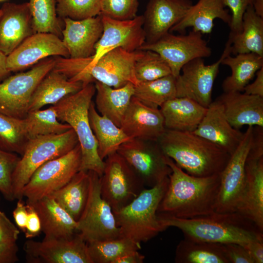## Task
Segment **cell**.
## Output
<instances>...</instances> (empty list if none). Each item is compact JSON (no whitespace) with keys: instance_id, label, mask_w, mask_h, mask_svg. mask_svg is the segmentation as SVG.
Masks as SVG:
<instances>
[{"instance_id":"obj_1","label":"cell","mask_w":263,"mask_h":263,"mask_svg":"<svg viewBox=\"0 0 263 263\" xmlns=\"http://www.w3.org/2000/svg\"><path fill=\"white\" fill-rule=\"evenodd\" d=\"M167 162L171 172L157 215L192 219L215 212L220 173L194 176L187 173L167 156Z\"/></svg>"},{"instance_id":"obj_2","label":"cell","mask_w":263,"mask_h":263,"mask_svg":"<svg viewBox=\"0 0 263 263\" xmlns=\"http://www.w3.org/2000/svg\"><path fill=\"white\" fill-rule=\"evenodd\" d=\"M161 225L166 229L175 227L184 237L205 242L236 243L244 245L263 241V232L251 221L237 212L214 213L192 219H182L157 215Z\"/></svg>"},{"instance_id":"obj_3","label":"cell","mask_w":263,"mask_h":263,"mask_svg":"<svg viewBox=\"0 0 263 263\" xmlns=\"http://www.w3.org/2000/svg\"><path fill=\"white\" fill-rule=\"evenodd\" d=\"M143 50L128 51L122 48H114L91 63V56L73 58L55 56L54 69L70 80L82 82L83 87L96 81L114 88L131 82H138L134 74L136 61Z\"/></svg>"},{"instance_id":"obj_4","label":"cell","mask_w":263,"mask_h":263,"mask_svg":"<svg viewBox=\"0 0 263 263\" xmlns=\"http://www.w3.org/2000/svg\"><path fill=\"white\" fill-rule=\"evenodd\" d=\"M166 156L187 173L197 177L220 174L230 155L192 132L166 129L157 141Z\"/></svg>"},{"instance_id":"obj_5","label":"cell","mask_w":263,"mask_h":263,"mask_svg":"<svg viewBox=\"0 0 263 263\" xmlns=\"http://www.w3.org/2000/svg\"><path fill=\"white\" fill-rule=\"evenodd\" d=\"M95 93L93 83L68 95L53 105L58 120L69 124L76 134L81 150L80 170L93 171L101 176L104 161L99 157L97 142L90 124L89 110Z\"/></svg>"},{"instance_id":"obj_6","label":"cell","mask_w":263,"mask_h":263,"mask_svg":"<svg viewBox=\"0 0 263 263\" xmlns=\"http://www.w3.org/2000/svg\"><path fill=\"white\" fill-rule=\"evenodd\" d=\"M169 182L168 177L152 188H145L128 205L113 211L122 237L141 244L166 230L158 221L157 211Z\"/></svg>"},{"instance_id":"obj_7","label":"cell","mask_w":263,"mask_h":263,"mask_svg":"<svg viewBox=\"0 0 263 263\" xmlns=\"http://www.w3.org/2000/svg\"><path fill=\"white\" fill-rule=\"evenodd\" d=\"M78 144L74 130L29 139L12 176L14 200L23 198L22 190L35 170L46 162L62 156Z\"/></svg>"},{"instance_id":"obj_8","label":"cell","mask_w":263,"mask_h":263,"mask_svg":"<svg viewBox=\"0 0 263 263\" xmlns=\"http://www.w3.org/2000/svg\"><path fill=\"white\" fill-rule=\"evenodd\" d=\"M89 189L83 211L77 221V231L89 243L122 237L113 209L102 197L100 176L89 170Z\"/></svg>"},{"instance_id":"obj_9","label":"cell","mask_w":263,"mask_h":263,"mask_svg":"<svg viewBox=\"0 0 263 263\" xmlns=\"http://www.w3.org/2000/svg\"><path fill=\"white\" fill-rule=\"evenodd\" d=\"M81 150L79 143L65 154L49 160L37 169L22 190L27 203L51 196L68 183L80 170Z\"/></svg>"},{"instance_id":"obj_10","label":"cell","mask_w":263,"mask_h":263,"mask_svg":"<svg viewBox=\"0 0 263 263\" xmlns=\"http://www.w3.org/2000/svg\"><path fill=\"white\" fill-rule=\"evenodd\" d=\"M55 63L54 57L46 58L30 70L9 76L0 83V113L23 119L29 112L36 87Z\"/></svg>"},{"instance_id":"obj_11","label":"cell","mask_w":263,"mask_h":263,"mask_svg":"<svg viewBox=\"0 0 263 263\" xmlns=\"http://www.w3.org/2000/svg\"><path fill=\"white\" fill-rule=\"evenodd\" d=\"M100 176L102 197L113 211L125 207L146 188L143 181L117 152L105 158Z\"/></svg>"},{"instance_id":"obj_12","label":"cell","mask_w":263,"mask_h":263,"mask_svg":"<svg viewBox=\"0 0 263 263\" xmlns=\"http://www.w3.org/2000/svg\"><path fill=\"white\" fill-rule=\"evenodd\" d=\"M117 152L141 178L152 188L168 177L171 169L157 141L132 138L123 143Z\"/></svg>"},{"instance_id":"obj_13","label":"cell","mask_w":263,"mask_h":263,"mask_svg":"<svg viewBox=\"0 0 263 263\" xmlns=\"http://www.w3.org/2000/svg\"><path fill=\"white\" fill-rule=\"evenodd\" d=\"M231 40L228 38L220 57L206 65L203 58L193 59L185 64L176 77V97H185L207 108L212 100V92L222 59L231 54Z\"/></svg>"},{"instance_id":"obj_14","label":"cell","mask_w":263,"mask_h":263,"mask_svg":"<svg viewBox=\"0 0 263 263\" xmlns=\"http://www.w3.org/2000/svg\"><path fill=\"white\" fill-rule=\"evenodd\" d=\"M139 50L158 54L168 64L171 75L175 78L187 63L196 58L209 57L212 53L202 34L193 30L180 35L168 32L153 43H144Z\"/></svg>"},{"instance_id":"obj_15","label":"cell","mask_w":263,"mask_h":263,"mask_svg":"<svg viewBox=\"0 0 263 263\" xmlns=\"http://www.w3.org/2000/svg\"><path fill=\"white\" fill-rule=\"evenodd\" d=\"M253 127H248L243 140L220 173L216 212H236L245 184V162L252 143Z\"/></svg>"},{"instance_id":"obj_16","label":"cell","mask_w":263,"mask_h":263,"mask_svg":"<svg viewBox=\"0 0 263 263\" xmlns=\"http://www.w3.org/2000/svg\"><path fill=\"white\" fill-rule=\"evenodd\" d=\"M236 212L263 232V136L255 135L245 162L244 189Z\"/></svg>"},{"instance_id":"obj_17","label":"cell","mask_w":263,"mask_h":263,"mask_svg":"<svg viewBox=\"0 0 263 263\" xmlns=\"http://www.w3.org/2000/svg\"><path fill=\"white\" fill-rule=\"evenodd\" d=\"M23 250L29 263H92L87 243L78 233L71 237L29 239Z\"/></svg>"},{"instance_id":"obj_18","label":"cell","mask_w":263,"mask_h":263,"mask_svg":"<svg viewBox=\"0 0 263 263\" xmlns=\"http://www.w3.org/2000/svg\"><path fill=\"white\" fill-rule=\"evenodd\" d=\"M101 16L103 30L94 47L90 62H95L103 55L116 48L128 51L139 50L145 42L143 15L128 20H116Z\"/></svg>"},{"instance_id":"obj_19","label":"cell","mask_w":263,"mask_h":263,"mask_svg":"<svg viewBox=\"0 0 263 263\" xmlns=\"http://www.w3.org/2000/svg\"><path fill=\"white\" fill-rule=\"evenodd\" d=\"M70 57L62 38L51 33H34L6 57L8 71L27 68L48 56Z\"/></svg>"},{"instance_id":"obj_20","label":"cell","mask_w":263,"mask_h":263,"mask_svg":"<svg viewBox=\"0 0 263 263\" xmlns=\"http://www.w3.org/2000/svg\"><path fill=\"white\" fill-rule=\"evenodd\" d=\"M192 5L190 0H149L143 15L145 43H153L169 32Z\"/></svg>"},{"instance_id":"obj_21","label":"cell","mask_w":263,"mask_h":263,"mask_svg":"<svg viewBox=\"0 0 263 263\" xmlns=\"http://www.w3.org/2000/svg\"><path fill=\"white\" fill-rule=\"evenodd\" d=\"M62 40L73 58H87L94 53V47L103 30L101 16L74 20L63 19Z\"/></svg>"},{"instance_id":"obj_22","label":"cell","mask_w":263,"mask_h":263,"mask_svg":"<svg viewBox=\"0 0 263 263\" xmlns=\"http://www.w3.org/2000/svg\"><path fill=\"white\" fill-rule=\"evenodd\" d=\"M192 132L216 145L230 155L235 151L244 136V133L230 124L223 106L217 99L207 108L203 119Z\"/></svg>"},{"instance_id":"obj_23","label":"cell","mask_w":263,"mask_h":263,"mask_svg":"<svg viewBox=\"0 0 263 263\" xmlns=\"http://www.w3.org/2000/svg\"><path fill=\"white\" fill-rule=\"evenodd\" d=\"M120 128L131 139L157 141L166 128L159 108L148 106L132 96Z\"/></svg>"},{"instance_id":"obj_24","label":"cell","mask_w":263,"mask_h":263,"mask_svg":"<svg viewBox=\"0 0 263 263\" xmlns=\"http://www.w3.org/2000/svg\"><path fill=\"white\" fill-rule=\"evenodd\" d=\"M0 51L6 56L34 34L28 2H5L1 7Z\"/></svg>"},{"instance_id":"obj_25","label":"cell","mask_w":263,"mask_h":263,"mask_svg":"<svg viewBox=\"0 0 263 263\" xmlns=\"http://www.w3.org/2000/svg\"><path fill=\"white\" fill-rule=\"evenodd\" d=\"M223 107L230 124L239 130L244 125L263 127V97L240 92H224L216 99Z\"/></svg>"},{"instance_id":"obj_26","label":"cell","mask_w":263,"mask_h":263,"mask_svg":"<svg viewBox=\"0 0 263 263\" xmlns=\"http://www.w3.org/2000/svg\"><path fill=\"white\" fill-rule=\"evenodd\" d=\"M216 19L222 20L229 26L231 16L225 9L222 0H198L188 9L184 18L174 25L169 32H177L185 34L187 28L201 34H210Z\"/></svg>"},{"instance_id":"obj_27","label":"cell","mask_w":263,"mask_h":263,"mask_svg":"<svg viewBox=\"0 0 263 263\" xmlns=\"http://www.w3.org/2000/svg\"><path fill=\"white\" fill-rule=\"evenodd\" d=\"M26 204L38 214L45 238H68L78 233L77 221L51 196Z\"/></svg>"},{"instance_id":"obj_28","label":"cell","mask_w":263,"mask_h":263,"mask_svg":"<svg viewBox=\"0 0 263 263\" xmlns=\"http://www.w3.org/2000/svg\"><path fill=\"white\" fill-rule=\"evenodd\" d=\"M166 129L194 132L205 116L207 108L185 97H175L159 108Z\"/></svg>"},{"instance_id":"obj_29","label":"cell","mask_w":263,"mask_h":263,"mask_svg":"<svg viewBox=\"0 0 263 263\" xmlns=\"http://www.w3.org/2000/svg\"><path fill=\"white\" fill-rule=\"evenodd\" d=\"M83 87L82 82L70 80L64 75L52 69L40 81L32 95L29 111L55 105L66 96L75 93Z\"/></svg>"},{"instance_id":"obj_30","label":"cell","mask_w":263,"mask_h":263,"mask_svg":"<svg viewBox=\"0 0 263 263\" xmlns=\"http://www.w3.org/2000/svg\"><path fill=\"white\" fill-rule=\"evenodd\" d=\"M94 86L96 110L120 127L133 96L134 85L130 82L122 87L114 88L96 81Z\"/></svg>"},{"instance_id":"obj_31","label":"cell","mask_w":263,"mask_h":263,"mask_svg":"<svg viewBox=\"0 0 263 263\" xmlns=\"http://www.w3.org/2000/svg\"><path fill=\"white\" fill-rule=\"evenodd\" d=\"M221 64L228 66L231 71L222 84L224 92L244 91L257 71L263 67V56L253 53L239 54L225 56Z\"/></svg>"},{"instance_id":"obj_32","label":"cell","mask_w":263,"mask_h":263,"mask_svg":"<svg viewBox=\"0 0 263 263\" xmlns=\"http://www.w3.org/2000/svg\"><path fill=\"white\" fill-rule=\"evenodd\" d=\"M91 129L97 142L98 153L102 160L116 152L130 138L123 131L107 117L101 115L92 101L89 110Z\"/></svg>"},{"instance_id":"obj_33","label":"cell","mask_w":263,"mask_h":263,"mask_svg":"<svg viewBox=\"0 0 263 263\" xmlns=\"http://www.w3.org/2000/svg\"><path fill=\"white\" fill-rule=\"evenodd\" d=\"M231 54L253 53L263 56V18L257 15L253 6H249L243 17L242 30L229 34Z\"/></svg>"},{"instance_id":"obj_34","label":"cell","mask_w":263,"mask_h":263,"mask_svg":"<svg viewBox=\"0 0 263 263\" xmlns=\"http://www.w3.org/2000/svg\"><path fill=\"white\" fill-rule=\"evenodd\" d=\"M89 189L88 171L79 170L68 183L50 196L77 221L85 206Z\"/></svg>"},{"instance_id":"obj_35","label":"cell","mask_w":263,"mask_h":263,"mask_svg":"<svg viewBox=\"0 0 263 263\" xmlns=\"http://www.w3.org/2000/svg\"><path fill=\"white\" fill-rule=\"evenodd\" d=\"M174 261L176 263H229L222 244L186 238L176 248Z\"/></svg>"},{"instance_id":"obj_36","label":"cell","mask_w":263,"mask_h":263,"mask_svg":"<svg viewBox=\"0 0 263 263\" xmlns=\"http://www.w3.org/2000/svg\"><path fill=\"white\" fill-rule=\"evenodd\" d=\"M176 78L172 75L134 85L133 96L144 104L160 108L167 101L176 97Z\"/></svg>"},{"instance_id":"obj_37","label":"cell","mask_w":263,"mask_h":263,"mask_svg":"<svg viewBox=\"0 0 263 263\" xmlns=\"http://www.w3.org/2000/svg\"><path fill=\"white\" fill-rule=\"evenodd\" d=\"M23 120L29 140L38 136L61 134L71 129L69 124L58 120L53 105L45 110L29 111Z\"/></svg>"},{"instance_id":"obj_38","label":"cell","mask_w":263,"mask_h":263,"mask_svg":"<svg viewBox=\"0 0 263 263\" xmlns=\"http://www.w3.org/2000/svg\"><path fill=\"white\" fill-rule=\"evenodd\" d=\"M92 263H114L118 259L141 249V244L125 237L87 243Z\"/></svg>"},{"instance_id":"obj_39","label":"cell","mask_w":263,"mask_h":263,"mask_svg":"<svg viewBox=\"0 0 263 263\" xmlns=\"http://www.w3.org/2000/svg\"><path fill=\"white\" fill-rule=\"evenodd\" d=\"M34 33H47L62 38V24L56 11V0H29Z\"/></svg>"},{"instance_id":"obj_40","label":"cell","mask_w":263,"mask_h":263,"mask_svg":"<svg viewBox=\"0 0 263 263\" xmlns=\"http://www.w3.org/2000/svg\"><path fill=\"white\" fill-rule=\"evenodd\" d=\"M29 139L23 119L0 113V148L4 150L23 154Z\"/></svg>"},{"instance_id":"obj_41","label":"cell","mask_w":263,"mask_h":263,"mask_svg":"<svg viewBox=\"0 0 263 263\" xmlns=\"http://www.w3.org/2000/svg\"><path fill=\"white\" fill-rule=\"evenodd\" d=\"M134 74L138 81H153L171 75L165 60L157 53L143 50V53L135 62Z\"/></svg>"},{"instance_id":"obj_42","label":"cell","mask_w":263,"mask_h":263,"mask_svg":"<svg viewBox=\"0 0 263 263\" xmlns=\"http://www.w3.org/2000/svg\"><path fill=\"white\" fill-rule=\"evenodd\" d=\"M58 17L81 20L101 13V0H56Z\"/></svg>"},{"instance_id":"obj_43","label":"cell","mask_w":263,"mask_h":263,"mask_svg":"<svg viewBox=\"0 0 263 263\" xmlns=\"http://www.w3.org/2000/svg\"><path fill=\"white\" fill-rule=\"evenodd\" d=\"M17 153L0 148V192L8 201L14 200L12 192V176L20 159Z\"/></svg>"},{"instance_id":"obj_44","label":"cell","mask_w":263,"mask_h":263,"mask_svg":"<svg viewBox=\"0 0 263 263\" xmlns=\"http://www.w3.org/2000/svg\"><path fill=\"white\" fill-rule=\"evenodd\" d=\"M138 0H101L100 15L116 20H128L137 15Z\"/></svg>"},{"instance_id":"obj_45","label":"cell","mask_w":263,"mask_h":263,"mask_svg":"<svg viewBox=\"0 0 263 263\" xmlns=\"http://www.w3.org/2000/svg\"><path fill=\"white\" fill-rule=\"evenodd\" d=\"M222 0L225 7H228L231 12L229 34L239 33L242 30L244 14L249 6H253L254 0Z\"/></svg>"},{"instance_id":"obj_46","label":"cell","mask_w":263,"mask_h":263,"mask_svg":"<svg viewBox=\"0 0 263 263\" xmlns=\"http://www.w3.org/2000/svg\"><path fill=\"white\" fill-rule=\"evenodd\" d=\"M222 244L229 263H254L247 250L243 245L236 243Z\"/></svg>"},{"instance_id":"obj_47","label":"cell","mask_w":263,"mask_h":263,"mask_svg":"<svg viewBox=\"0 0 263 263\" xmlns=\"http://www.w3.org/2000/svg\"><path fill=\"white\" fill-rule=\"evenodd\" d=\"M19 233L17 226L0 210V243H16Z\"/></svg>"},{"instance_id":"obj_48","label":"cell","mask_w":263,"mask_h":263,"mask_svg":"<svg viewBox=\"0 0 263 263\" xmlns=\"http://www.w3.org/2000/svg\"><path fill=\"white\" fill-rule=\"evenodd\" d=\"M27 205L28 216L24 233L27 239H31L40 234L41 232V226L40 220L37 211L31 206L28 204Z\"/></svg>"},{"instance_id":"obj_49","label":"cell","mask_w":263,"mask_h":263,"mask_svg":"<svg viewBox=\"0 0 263 263\" xmlns=\"http://www.w3.org/2000/svg\"><path fill=\"white\" fill-rule=\"evenodd\" d=\"M16 243H0V263H15L19 261Z\"/></svg>"},{"instance_id":"obj_50","label":"cell","mask_w":263,"mask_h":263,"mask_svg":"<svg viewBox=\"0 0 263 263\" xmlns=\"http://www.w3.org/2000/svg\"><path fill=\"white\" fill-rule=\"evenodd\" d=\"M18 200L16 207L13 211V216L17 227L24 232L28 216V207L22 199Z\"/></svg>"},{"instance_id":"obj_51","label":"cell","mask_w":263,"mask_h":263,"mask_svg":"<svg viewBox=\"0 0 263 263\" xmlns=\"http://www.w3.org/2000/svg\"><path fill=\"white\" fill-rule=\"evenodd\" d=\"M256 77L251 83H248L244 88L245 94L258 95L263 97V67L256 73Z\"/></svg>"},{"instance_id":"obj_52","label":"cell","mask_w":263,"mask_h":263,"mask_svg":"<svg viewBox=\"0 0 263 263\" xmlns=\"http://www.w3.org/2000/svg\"><path fill=\"white\" fill-rule=\"evenodd\" d=\"M247 250L254 263H263V241H257L243 245Z\"/></svg>"},{"instance_id":"obj_53","label":"cell","mask_w":263,"mask_h":263,"mask_svg":"<svg viewBox=\"0 0 263 263\" xmlns=\"http://www.w3.org/2000/svg\"><path fill=\"white\" fill-rule=\"evenodd\" d=\"M145 258L144 255L135 251L117 259L114 263H143Z\"/></svg>"},{"instance_id":"obj_54","label":"cell","mask_w":263,"mask_h":263,"mask_svg":"<svg viewBox=\"0 0 263 263\" xmlns=\"http://www.w3.org/2000/svg\"><path fill=\"white\" fill-rule=\"evenodd\" d=\"M6 57L5 55L0 51V80L10 73L6 67Z\"/></svg>"},{"instance_id":"obj_55","label":"cell","mask_w":263,"mask_h":263,"mask_svg":"<svg viewBox=\"0 0 263 263\" xmlns=\"http://www.w3.org/2000/svg\"><path fill=\"white\" fill-rule=\"evenodd\" d=\"M253 7L256 13L263 18V0H254Z\"/></svg>"},{"instance_id":"obj_56","label":"cell","mask_w":263,"mask_h":263,"mask_svg":"<svg viewBox=\"0 0 263 263\" xmlns=\"http://www.w3.org/2000/svg\"><path fill=\"white\" fill-rule=\"evenodd\" d=\"M2 15V10L1 9V8L0 9V17Z\"/></svg>"},{"instance_id":"obj_57","label":"cell","mask_w":263,"mask_h":263,"mask_svg":"<svg viewBox=\"0 0 263 263\" xmlns=\"http://www.w3.org/2000/svg\"><path fill=\"white\" fill-rule=\"evenodd\" d=\"M5 0H0V1H5Z\"/></svg>"}]
</instances>
